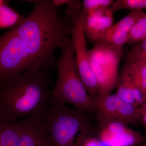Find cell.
<instances>
[{
	"mask_svg": "<svg viewBox=\"0 0 146 146\" xmlns=\"http://www.w3.org/2000/svg\"><path fill=\"white\" fill-rule=\"evenodd\" d=\"M47 72H29L0 79V121L18 123L40 115L52 99Z\"/></svg>",
	"mask_w": 146,
	"mask_h": 146,
	"instance_id": "1",
	"label": "cell"
},
{
	"mask_svg": "<svg viewBox=\"0 0 146 146\" xmlns=\"http://www.w3.org/2000/svg\"><path fill=\"white\" fill-rule=\"evenodd\" d=\"M54 146H83L93 136L91 117L51 100L39 115Z\"/></svg>",
	"mask_w": 146,
	"mask_h": 146,
	"instance_id": "2",
	"label": "cell"
},
{
	"mask_svg": "<svg viewBox=\"0 0 146 146\" xmlns=\"http://www.w3.org/2000/svg\"><path fill=\"white\" fill-rule=\"evenodd\" d=\"M58 48L61 54L57 63V82L51 91L52 99L60 103L72 105L80 112L94 113L96 98L88 94L80 77L71 38H66Z\"/></svg>",
	"mask_w": 146,
	"mask_h": 146,
	"instance_id": "3",
	"label": "cell"
},
{
	"mask_svg": "<svg viewBox=\"0 0 146 146\" xmlns=\"http://www.w3.org/2000/svg\"><path fill=\"white\" fill-rule=\"evenodd\" d=\"M66 12L72 21L71 39L79 74L88 94L91 96L98 97L99 95L98 86L90 65L89 51L86 46L84 26L85 15L82 3L80 1L73 0L67 6Z\"/></svg>",
	"mask_w": 146,
	"mask_h": 146,
	"instance_id": "4",
	"label": "cell"
},
{
	"mask_svg": "<svg viewBox=\"0 0 146 146\" xmlns=\"http://www.w3.org/2000/svg\"><path fill=\"white\" fill-rule=\"evenodd\" d=\"M122 55V46L110 44L104 41L97 42L89 51V61L98 83L99 96L109 95L116 88Z\"/></svg>",
	"mask_w": 146,
	"mask_h": 146,
	"instance_id": "5",
	"label": "cell"
},
{
	"mask_svg": "<svg viewBox=\"0 0 146 146\" xmlns=\"http://www.w3.org/2000/svg\"><path fill=\"white\" fill-rule=\"evenodd\" d=\"M94 113L99 124L116 121L128 126L140 121L141 108L123 100L116 94L96 98Z\"/></svg>",
	"mask_w": 146,
	"mask_h": 146,
	"instance_id": "6",
	"label": "cell"
},
{
	"mask_svg": "<svg viewBox=\"0 0 146 146\" xmlns=\"http://www.w3.org/2000/svg\"><path fill=\"white\" fill-rule=\"evenodd\" d=\"M29 72L26 58L10 30L0 36V79Z\"/></svg>",
	"mask_w": 146,
	"mask_h": 146,
	"instance_id": "7",
	"label": "cell"
},
{
	"mask_svg": "<svg viewBox=\"0 0 146 146\" xmlns=\"http://www.w3.org/2000/svg\"><path fill=\"white\" fill-rule=\"evenodd\" d=\"M97 138L104 146H133L145 138L128 126L116 121L99 124Z\"/></svg>",
	"mask_w": 146,
	"mask_h": 146,
	"instance_id": "8",
	"label": "cell"
},
{
	"mask_svg": "<svg viewBox=\"0 0 146 146\" xmlns=\"http://www.w3.org/2000/svg\"><path fill=\"white\" fill-rule=\"evenodd\" d=\"M20 122L21 132L18 146H54L39 115Z\"/></svg>",
	"mask_w": 146,
	"mask_h": 146,
	"instance_id": "9",
	"label": "cell"
},
{
	"mask_svg": "<svg viewBox=\"0 0 146 146\" xmlns=\"http://www.w3.org/2000/svg\"><path fill=\"white\" fill-rule=\"evenodd\" d=\"M113 14L110 7L85 15L84 26L86 36L96 42L101 41L113 25Z\"/></svg>",
	"mask_w": 146,
	"mask_h": 146,
	"instance_id": "10",
	"label": "cell"
},
{
	"mask_svg": "<svg viewBox=\"0 0 146 146\" xmlns=\"http://www.w3.org/2000/svg\"><path fill=\"white\" fill-rule=\"evenodd\" d=\"M145 13L143 10L131 11L121 20L113 24L101 41L116 46L126 44L131 29Z\"/></svg>",
	"mask_w": 146,
	"mask_h": 146,
	"instance_id": "11",
	"label": "cell"
},
{
	"mask_svg": "<svg viewBox=\"0 0 146 146\" xmlns=\"http://www.w3.org/2000/svg\"><path fill=\"white\" fill-rule=\"evenodd\" d=\"M115 88V94L124 101L138 107L145 103L143 96L134 86L129 70L125 64Z\"/></svg>",
	"mask_w": 146,
	"mask_h": 146,
	"instance_id": "12",
	"label": "cell"
},
{
	"mask_svg": "<svg viewBox=\"0 0 146 146\" xmlns=\"http://www.w3.org/2000/svg\"><path fill=\"white\" fill-rule=\"evenodd\" d=\"M125 65L127 67L134 86L146 102V63L138 60L126 59Z\"/></svg>",
	"mask_w": 146,
	"mask_h": 146,
	"instance_id": "13",
	"label": "cell"
},
{
	"mask_svg": "<svg viewBox=\"0 0 146 146\" xmlns=\"http://www.w3.org/2000/svg\"><path fill=\"white\" fill-rule=\"evenodd\" d=\"M21 132L20 122L0 121V146H18Z\"/></svg>",
	"mask_w": 146,
	"mask_h": 146,
	"instance_id": "14",
	"label": "cell"
},
{
	"mask_svg": "<svg viewBox=\"0 0 146 146\" xmlns=\"http://www.w3.org/2000/svg\"><path fill=\"white\" fill-rule=\"evenodd\" d=\"M8 3L9 1L0 7V29L13 28L25 18L11 7Z\"/></svg>",
	"mask_w": 146,
	"mask_h": 146,
	"instance_id": "15",
	"label": "cell"
},
{
	"mask_svg": "<svg viewBox=\"0 0 146 146\" xmlns=\"http://www.w3.org/2000/svg\"><path fill=\"white\" fill-rule=\"evenodd\" d=\"M146 39V12L131 29L126 44H136Z\"/></svg>",
	"mask_w": 146,
	"mask_h": 146,
	"instance_id": "16",
	"label": "cell"
},
{
	"mask_svg": "<svg viewBox=\"0 0 146 146\" xmlns=\"http://www.w3.org/2000/svg\"><path fill=\"white\" fill-rule=\"evenodd\" d=\"M110 8L114 13L123 9L143 10L146 9V0H117L114 1Z\"/></svg>",
	"mask_w": 146,
	"mask_h": 146,
	"instance_id": "17",
	"label": "cell"
},
{
	"mask_svg": "<svg viewBox=\"0 0 146 146\" xmlns=\"http://www.w3.org/2000/svg\"><path fill=\"white\" fill-rule=\"evenodd\" d=\"M113 2V0H84L82 3L84 14L86 15L92 11L110 7Z\"/></svg>",
	"mask_w": 146,
	"mask_h": 146,
	"instance_id": "18",
	"label": "cell"
},
{
	"mask_svg": "<svg viewBox=\"0 0 146 146\" xmlns=\"http://www.w3.org/2000/svg\"><path fill=\"white\" fill-rule=\"evenodd\" d=\"M126 59L146 63V39L135 44L128 53Z\"/></svg>",
	"mask_w": 146,
	"mask_h": 146,
	"instance_id": "19",
	"label": "cell"
},
{
	"mask_svg": "<svg viewBox=\"0 0 146 146\" xmlns=\"http://www.w3.org/2000/svg\"><path fill=\"white\" fill-rule=\"evenodd\" d=\"M83 146H104L97 138L93 137L89 138L84 144Z\"/></svg>",
	"mask_w": 146,
	"mask_h": 146,
	"instance_id": "20",
	"label": "cell"
},
{
	"mask_svg": "<svg viewBox=\"0 0 146 146\" xmlns=\"http://www.w3.org/2000/svg\"><path fill=\"white\" fill-rule=\"evenodd\" d=\"M9 1H4V0H0V7L2 6L4 4L6 3L7 2H8Z\"/></svg>",
	"mask_w": 146,
	"mask_h": 146,
	"instance_id": "21",
	"label": "cell"
}]
</instances>
